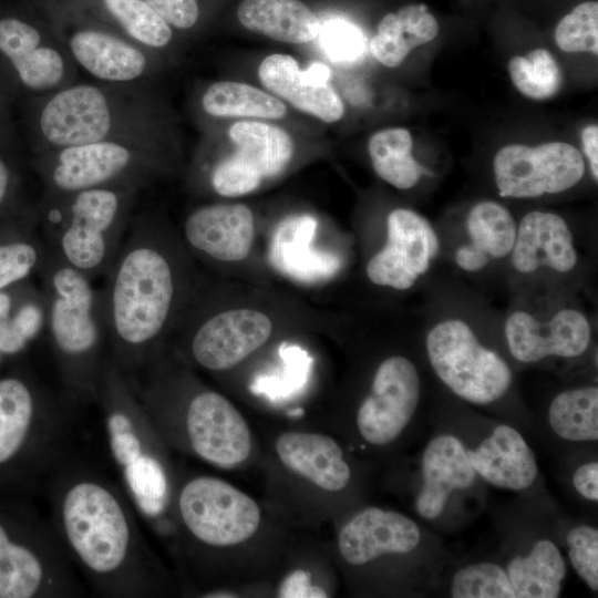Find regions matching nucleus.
Wrapping results in <instances>:
<instances>
[{
	"mask_svg": "<svg viewBox=\"0 0 598 598\" xmlns=\"http://www.w3.org/2000/svg\"><path fill=\"white\" fill-rule=\"evenodd\" d=\"M44 487L49 520L69 559L99 596L141 598L159 591L161 567L123 488L66 456Z\"/></svg>",
	"mask_w": 598,
	"mask_h": 598,
	"instance_id": "f257e3e1",
	"label": "nucleus"
},
{
	"mask_svg": "<svg viewBox=\"0 0 598 598\" xmlns=\"http://www.w3.org/2000/svg\"><path fill=\"white\" fill-rule=\"evenodd\" d=\"M178 295L176 260L151 219L134 215L100 289L109 355L130 382L155 360Z\"/></svg>",
	"mask_w": 598,
	"mask_h": 598,
	"instance_id": "f03ea898",
	"label": "nucleus"
},
{
	"mask_svg": "<svg viewBox=\"0 0 598 598\" xmlns=\"http://www.w3.org/2000/svg\"><path fill=\"white\" fill-rule=\"evenodd\" d=\"M75 408L25 368L0 377V495L21 498L44 486L66 456Z\"/></svg>",
	"mask_w": 598,
	"mask_h": 598,
	"instance_id": "7ed1b4c3",
	"label": "nucleus"
},
{
	"mask_svg": "<svg viewBox=\"0 0 598 598\" xmlns=\"http://www.w3.org/2000/svg\"><path fill=\"white\" fill-rule=\"evenodd\" d=\"M22 103L21 121L32 155L156 125L146 84L75 81Z\"/></svg>",
	"mask_w": 598,
	"mask_h": 598,
	"instance_id": "20e7f679",
	"label": "nucleus"
},
{
	"mask_svg": "<svg viewBox=\"0 0 598 598\" xmlns=\"http://www.w3.org/2000/svg\"><path fill=\"white\" fill-rule=\"evenodd\" d=\"M47 302V334L62 384L76 405L95 402L109 353L100 289L86 276L49 250L37 274Z\"/></svg>",
	"mask_w": 598,
	"mask_h": 598,
	"instance_id": "39448f33",
	"label": "nucleus"
},
{
	"mask_svg": "<svg viewBox=\"0 0 598 598\" xmlns=\"http://www.w3.org/2000/svg\"><path fill=\"white\" fill-rule=\"evenodd\" d=\"M95 403L102 413L112 458L123 491L138 517L151 525L169 508L171 481L161 450V435L136 392L107 354L97 381Z\"/></svg>",
	"mask_w": 598,
	"mask_h": 598,
	"instance_id": "423d86ee",
	"label": "nucleus"
},
{
	"mask_svg": "<svg viewBox=\"0 0 598 598\" xmlns=\"http://www.w3.org/2000/svg\"><path fill=\"white\" fill-rule=\"evenodd\" d=\"M138 192L112 186L43 193L37 210L49 250L90 280L105 276L134 217Z\"/></svg>",
	"mask_w": 598,
	"mask_h": 598,
	"instance_id": "0eeeda50",
	"label": "nucleus"
},
{
	"mask_svg": "<svg viewBox=\"0 0 598 598\" xmlns=\"http://www.w3.org/2000/svg\"><path fill=\"white\" fill-rule=\"evenodd\" d=\"M151 364L166 380L158 367ZM146 372L144 381L132 385L162 437L178 439L197 457L220 468H233L248 458L252 448L251 432L227 398L192 386V391L177 395L181 399L177 400L154 372Z\"/></svg>",
	"mask_w": 598,
	"mask_h": 598,
	"instance_id": "6e6552de",
	"label": "nucleus"
},
{
	"mask_svg": "<svg viewBox=\"0 0 598 598\" xmlns=\"http://www.w3.org/2000/svg\"><path fill=\"white\" fill-rule=\"evenodd\" d=\"M83 596L50 520L21 498L0 495V598Z\"/></svg>",
	"mask_w": 598,
	"mask_h": 598,
	"instance_id": "1a4fd4ad",
	"label": "nucleus"
},
{
	"mask_svg": "<svg viewBox=\"0 0 598 598\" xmlns=\"http://www.w3.org/2000/svg\"><path fill=\"white\" fill-rule=\"evenodd\" d=\"M44 194L146 185L162 166L157 125L32 155Z\"/></svg>",
	"mask_w": 598,
	"mask_h": 598,
	"instance_id": "9d476101",
	"label": "nucleus"
},
{
	"mask_svg": "<svg viewBox=\"0 0 598 598\" xmlns=\"http://www.w3.org/2000/svg\"><path fill=\"white\" fill-rule=\"evenodd\" d=\"M425 350L439 380L471 404H494L508 393L513 384L508 363L484 346L461 319H445L431 328Z\"/></svg>",
	"mask_w": 598,
	"mask_h": 598,
	"instance_id": "9b49d317",
	"label": "nucleus"
},
{
	"mask_svg": "<svg viewBox=\"0 0 598 598\" xmlns=\"http://www.w3.org/2000/svg\"><path fill=\"white\" fill-rule=\"evenodd\" d=\"M78 68L59 35L21 18H0V82L22 103L76 81Z\"/></svg>",
	"mask_w": 598,
	"mask_h": 598,
	"instance_id": "f8f14e48",
	"label": "nucleus"
},
{
	"mask_svg": "<svg viewBox=\"0 0 598 598\" xmlns=\"http://www.w3.org/2000/svg\"><path fill=\"white\" fill-rule=\"evenodd\" d=\"M175 509L188 536L207 548H225L251 538L261 512L246 493L214 476H195L178 489Z\"/></svg>",
	"mask_w": 598,
	"mask_h": 598,
	"instance_id": "ddd939ff",
	"label": "nucleus"
},
{
	"mask_svg": "<svg viewBox=\"0 0 598 598\" xmlns=\"http://www.w3.org/2000/svg\"><path fill=\"white\" fill-rule=\"evenodd\" d=\"M421 394V375L411 359L399 354L384 359L357 410L355 426L362 441L385 446L399 440L416 416Z\"/></svg>",
	"mask_w": 598,
	"mask_h": 598,
	"instance_id": "4468645a",
	"label": "nucleus"
},
{
	"mask_svg": "<svg viewBox=\"0 0 598 598\" xmlns=\"http://www.w3.org/2000/svg\"><path fill=\"white\" fill-rule=\"evenodd\" d=\"M493 167L499 195L514 198L561 193L574 187L585 173L580 152L564 142L535 147L506 145L496 153Z\"/></svg>",
	"mask_w": 598,
	"mask_h": 598,
	"instance_id": "2eb2a0df",
	"label": "nucleus"
},
{
	"mask_svg": "<svg viewBox=\"0 0 598 598\" xmlns=\"http://www.w3.org/2000/svg\"><path fill=\"white\" fill-rule=\"evenodd\" d=\"M386 233V244L370 258L367 276L379 286L410 289L435 258L437 236L424 217L406 208L389 214Z\"/></svg>",
	"mask_w": 598,
	"mask_h": 598,
	"instance_id": "dca6fc26",
	"label": "nucleus"
},
{
	"mask_svg": "<svg viewBox=\"0 0 598 598\" xmlns=\"http://www.w3.org/2000/svg\"><path fill=\"white\" fill-rule=\"evenodd\" d=\"M58 35L76 68H81L95 81L146 84L154 69V53L115 31L78 27Z\"/></svg>",
	"mask_w": 598,
	"mask_h": 598,
	"instance_id": "f3484780",
	"label": "nucleus"
},
{
	"mask_svg": "<svg viewBox=\"0 0 598 598\" xmlns=\"http://www.w3.org/2000/svg\"><path fill=\"white\" fill-rule=\"evenodd\" d=\"M272 323L254 309H231L202 320L190 334L188 353L200 368L221 372L233 369L264 346Z\"/></svg>",
	"mask_w": 598,
	"mask_h": 598,
	"instance_id": "a211bd4d",
	"label": "nucleus"
},
{
	"mask_svg": "<svg viewBox=\"0 0 598 598\" xmlns=\"http://www.w3.org/2000/svg\"><path fill=\"white\" fill-rule=\"evenodd\" d=\"M420 486L414 509L420 518L437 522L456 496L470 492L477 476L460 435L443 431L426 443L420 460Z\"/></svg>",
	"mask_w": 598,
	"mask_h": 598,
	"instance_id": "6ab92c4d",
	"label": "nucleus"
},
{
	"mask_svg": "<svg viewBox=\"0 0 598 598\" xmlns=\"http://www.w3.org/2000/svg\"><path fill=\"white\" fill-rule=\"evenodd\" d=\"M511 355L522 363L547 358L571 359L582 355L591 341V327L579 310L566 308L540 321L526 311L508 316L504 327Z\"/></svg>",
	"mask_w": 598,
	"mask_h": 598,
	"instance_id": "aec40b11",
	"label": "nucleus"
},
{
	"mask_svg": "<svg viewBox=\"0 0 598 598\" xmlns=\"http://www.w3.org/2000/svg\"><path fill=\"white\" fill-rule=\"evenodd\" d=\"M425 546V534L411 517L391 509L367 507L341 528L338 548L351 566H365L383 556H409Z\"/></svg>",
	"mask_w": 598,
	"mask_h": 598,
	"instance_id": "412c9836",
	"label": "nucleus"
},
{
	"mask_svg": "<svg viewBox=\"0 0 598 598\" xmlns=\"http://www.w3.org/2000/svg\"><path fill=\"white\" fill-rule=\"evenodd\" d=\"M481 481L497 488L522 492L538 478L534 451L514 426L496 422L472 439L460 435Z\"/></svg>",
	"mask_w": 598,
	"mask_h": 598,
	"instance_id": "4be33fe9",
	"label": "nucleus"
},
{
	"mask_svg": "<svg viewBox=\"0 0 598 598\" xmlns=\"http://www.w3.org/2000/svg\"><path fill=\"white\" fill-rule=\"evenodd\" d=\"M184 238L195 251L212 260L245 259L255 237L251 209L244 204H212L193 210L184 223Z\"/></svg>",
	"mask_w": 598,
	"mask_h": 598,
	"instance_id": "5701e85b",
	"label": "nucleus"
},
{
	"mask_svg": "<svg viewBox=\"0 0 598 598\" xmlns=\"http://www.w3.org/2000/svg\"><path fill=\"white\" fill-rule=\"evenodd\" d=\"M509 255L513 267L523 274L540 268L568 272L577 264L574 237L567 223L557 214L540 210L522 218Z\"/></svg>",
	"mask_w": 598,
	"mask_h": 598,
	"instance_id": "b1692460",
	"label": "nucleus"
},
{
	"mask_svg": "<svg viewBox=\"0 0 598 598\" xmlns=\"http://www.w3.org/2000/svg\"><path fill=\"white\" fill-rule=\"evenodd\" d=\"M317 226V219L308 214L283 218L270 239L269 260L272 267L300 282H318L334 276L341 260L311 246Z\"/></svg>",
	"mask_w": 598,
	"mask_h": 598,
	"instance_id": "393cba45",
	"label": "nucleus"
},
{
	"mask_svg": "<svg viewBox=\"0 0 598 598\" xmlns=\"http://www.w3.org/2000/svg\"><path fill=\"white\" fill-rule=\"evenodd\" d=\"M276 454L290 471L328 492H339L351 481V468L341 446L331 436L302 431L280 434Z\"/></svg>",
	"mask_w": 598,
	"mask_h": 598,
	"instance_id": "a878e982",
	"label": "nucleus"
},
{
	"mask_svg": "<svg viewBox=\"0 0 598 598\" xmlns=\"http://www.w3.org/2000/svg\"><path fill=\"white\" fill-rule=\"evenodd\" d=\"M258 75L270 92L323 122H336L344 113L340 96L329 83L308 81L291 55L276 53L266 56L259 65Z\"/></svg>",
	"mask_w": 598,
	"mask_h": 598,
	"instance_id": "bb28decb",
	"label": "nucleus"
},
{
	"mask_svg": "<svg viewBox=\"0 0 598 598\" xmlns=\"http://www.w3.org/2000/svg\"><path fill=\"white\" fill-rule=\"evenodd\" d=\"M515 598H557L567 575L566 560L549 537L534 539L524 553L501 563Z\"/></svg>",
	"mask_w": 598,
	"mask_h": 598,
	"instance_id": "cd10ccee",
	"label": "nucleus"
},
{
	"mask_svg": "<svg viewBox=\"0 0 598 598\" xmlns=\"http://www.w3.org/2000/svg\"><path fill=\"white\" fill-rule=\"evenodd\" d=\"M240 23L254 32L286 43H306L320 31L318 17L300 0H244Z\"/></svg>",
	"mask_w": 598,
	"mask_h": 598,
	"instance_id": "c85d7f7f",
	"label": "nucleus"
},
{
	"mask_svg": "<svg viewBox=\"0 0 598 598\" xmlns=\"http://www.w3.org/2000/svg\"><path fill=\"white\" fill-rule=\"evenodd\" d=\"M437 32V21L426 6L409 4L382 18L370 41V50L380 63L395 68L414 48L432 41Z\"/></svg>",
	"mask_w": 598,
	"mask_h": 598,
	"instance_id": "c756f323",
	"label": "nucleus"
},
{
	"mask_svg": "<svg viewBox=\"0 0 598 598\" xmlns=\"http://www.w3.org/2000/svg\"><path fill=\"white\" fill-rule=\"evenodd\" d=\"M38 228L37 209L0 226V289L31 279L41 269L48 246Z\"/></svg>",
	"mask_w": 598,
	"mask_h": 598,
	"instance_id": "7c9ffc66",
	"label": "nucleus"
},
{
	"mask_svg": "<svg viewBox=\"0 0 598 598\" xmlns=\"http://www.w3.org/2000/svg\"><path fill=\"white\" fill-rule=\"evenodd\" d=\"M228 134L237 151L259 169L265 179L281 174L292 157L290 135L276 125L239 121L229 127Z\"/></svg>",
	"mask_w": 598,
	"mask_h": 598,
	"instance_id": "2f4dec72",
	"label": "nucleus"
},
{
	"mask_svg": "<svg viewBox=\"0 0 598 598\" xmlns=\"http://www.w3.org/2000/svg\"><path fill=\"white\" fill-rule=\"evenodd\" d=\"M550 431L570 443L598 440V388L581 385L566 389L554 396L547 410Z\"/></svg>",
	"mask_w": 598,
	"mask_h": 598,
	"instance_id": "473e14b6",
	"label": "nucleus"
},
{
	"mask_svg": "<svg viewBox=\"0 0 598 598\" xmlns=\"http://www.w3.org/2000/svg\"><path fill=\"white\" fill-rule=\"evenodd\" d=\"M202 110L213 117L281 118L286 105L276 96L246 83L214 82L200 96Z\"/></svg>",
	"mask_w": 598,
	"mask_h": 598,
	"instance_id": "72a5a7b5",
	"label": "nucleus"
},
{
	"mask_svg": "<svg viewBox=\"0 0 598 598\" xmlns=\"http://www.w3.org/2000/svg\"><path fill=\"white\" fill-rule=\"evenodd\" d=\"M413 141L402 127L385 128L374 133L368 151L379 177L399 189L415 186L424 169L412 155Z\"/></svg>",
	"mask_w": 598,
	"mask_h": 598,
	"instance_id": "f704fd0d",
	"label": "nucleus"
},
{
	"mask_svg": "<svg viewBox=\"0 0 598 598\" xmlns=\"http://www.w3.org/2000/svg\"><path fill=\"white\" fill-rule=\"evenodd\" d=\"M117 33L156 54L174 39L172 27L144 0H101Z\"/></svg>",
	"mask_w": 598,
	"mask_h": 598,
	"instance_id": "c9c22d12",
	"label": "nucleus"
},
{
	"mask_svg": "<svg viewBox=\"0 0 598 598\" xmlns=\"http://www.w3.org/2000/svg\"><path fill=\"white\" fill-rule=\"evenodd\" d=\"M466 229L471 245L485 254L489 260L508 256L513 249L517 225L503 205L484 200L470 210Z\"/></svg>",
	"mask_w": 598,
	"mask_h": 598,
	"instance_id": "e433bc0d",
	"label": "nucleus"
},
{
	"mask_svg": "<svg viewBox=\"0 0 598 598\" xmlns=\"http://www.w3.org/2000/svg\"><path fill=\"white\" fill-rule=\"evenodd\" d=\"M47 302L44 295L33 285L17 306L8 322L0 330V354L13 359L47 330Z\"/></svg>",
	"mask_w": 598,
	"mask_h": 598,
	"instance_id": "4c0bfd02",
	"label": "nucleus"
},
{
	"mask_svg": "<svg viewBox=\"0 0 598 598\" xmlns=\"http://www.w3.org/2000/svg\"><path fill=\"white\" fill-rule=\"evenodd\" d=\"M508 73L516 89L534 100L551 97L561 84L560 68L545 49H535L525 56H513L508 62Z\"/></svg>",
	"mask_w": 598,
	"mask_h": 598,
	"instance_id": "58836bf2",
	"label": "nucleus"
},
{
	"mask_svg": "<svg viewBox=\"0 0 598 598\" xmlns=\"http://www.w3.org/2000/svg\"><path fill=\"white\" fill-rule=\"evenodd\" d=\"M453 598H515L504 566L496 560H477L456 569L448 585Z\"/></svg>",
	"mask_w": 598,
	"mask_h": 598,
	"instance_id": "ea45409f",
	"label": "nucleus"
},
{
	"mask_svg": "<svg viewBox=\"0 0 598 598\" xmlns=\"http://www.w3.org/2000/svg\"><path fill=\"white\" fill-rule=\"evenodd\" d=\"M37 209L24 193L19 147L0 145V226L20 219Z\"/></svg>",
	"mask_w": 598,
	"mask_h": 598,
	"instance_id": "a19ab883",
	"label": "nucleus"
},
{
	"mask_svg": "<svg viewBox=\"0 0 598 598\" xmlns=\"http://www.w3.org/2000/svg\"><path fill=\"white\" fill-rule=\"evenodd\" d=\"M556 44L565 52L598 54V3L587 1L575 7L555 29Z\"/></svg>",
	"mask_w": 598,
	"mask_h": 598,
	"instance_id": "79ce46f5",
	"label": "nucleus"
},
{
	"mask_svg": "<svg viewBox=\"0 0 598 598\" xmlns=\"http://www.w3.org/2000/svg\"><path fill=\"white\" fill-rule=\"evenodd\" d=\"M265 181L259 169L239 151L219 161L210 174L213 189L224 197H238L256 190Z\"/></svg>",
	"mask_w": 598,
	"mask_h": 598,
	"instance_id": "37998d69",
	"label": "nucleus"
},
{
	"mask_svg": "<svg viewBox=\"0 0 598 598\" xmlns=\"http://www.w3.org/2000/svg\"><path fill=\"white\" fill-rule=\"evenodd\" d=\"M328 58L337 63H353L365 52V38L353 23L331 19L321 23L318 37Z\"/></svg>",
	"mask_w": 598,
	"mask_h": 598,
	"instance_id": "c03bdc74",
	"label": "nucleus"
},
{
	"mask_svg": "<svg viewBox=\"0 0 598 598\" xmlns=\"http://www.w3.org/2000/svg\"><path fill=\"white\" fill-rule=\"evenodd\" d=\"M569 561L594 591H598V530L589 524L571 527L566 535Z\"/></svg>",
	"mask_w": 598,
	"mask_h": 598,
	"instance_id": "a18cd8bd",
	"label": "nucleus"
},
{
	"mask_svg": "<svg viewBox=\"0 0 598 598\" xmlns=\"http://www.w3.org/2000/svg\"><path fill=\"white\" fill-rule=\"evenodd\" d=\"M171 27L179 30L192 29L199 19L197 0H144Z\"/></svg>",
	"mask_w": 598,
	"mask_h": 598,
	"instance_id": "49530a36",
	"label": "nucleus"
},
{
	"mask_svg": "<svg viewBox=\"0 0 598 598\" xmlns=\"http://www.w3.org/2000/svg\"><path fill=\"white\" fill-rule=\"evenodd\" d=\"M278 597L281 598H324L327 591L311 581V575L297 569L287 575L279 585Z\"/></svg>",
	"mask_w": 598,
	"mask_h": 598,
	"instance_id": "de8ad7c7",
	"label": "nucleus"
},
{
	"mask_svg": "<svg viewBox=\"0 0 598 598\" xmlns=\"http://www.w3.org/2000/svg\"><path fill=\"white\" fill-rule=\"evenodd\" d=\"M571 484L576 493L587 502H598V462L580 463L573 472Z\"/></svg>",
	"mask_w": 598,
	"mask_h": 598,
	"instance_id": "09e8293b",
	"label": "nucleus"
},
{
	"mask_svg": "<svg viewBox=\"0 0 598 598\" xmlns=\"http://www.w3.org/2000/svg\"><path fill=\"white\" fill-rule=\"evenodd\" d=\"M0 145L19 147L20 138L13 118V102L0 82Z\"/></svg>",
	"mask_w": 598,
	"mask_h": 598,
	"instance_id": "8fccbe9b",
	"label": "nucleus"
},
{
	"mask_svg": "<svg viewBox=\"0 0 598 598\" xmlns=\"http://www.w3.org/2000/svg\"><path fill=\"white\" fill-rule=\"evenodd\" d=\"M33 285L31 279H27L0 289V330Z\"/></svg>",
	"mask_w": 598,
	"mask_h": 598,
	"instance_id": "3c124183",
	"label": "nucleus"
},
{
	"mask_svg": "<svg viewBox=\"0 0 598 598\" xmlns=\"http://www.w3.org/2000/svg\"><path fill=\"white\" fill-rule=\"evenodd\" d=\"M455 261L461 269L475 272L482 270L489 262V258L471 244H467L456 249Z\"/></svg>",
	"mask_w": 598,
	"mask_h": 598,
	"instance_id": "603ef678",
	"label": "nucleus"
},
{
	"mask_svg": "<svg viewBox=\"0 0 598 598\" xmlns=\"http://www.w3.org/2000/svg\"><path fill=\"white\" fill-rule=\"evenodd\" d=\"M581 142L586 157L588 158L591 175L598 179V126L591 124L586 126L581 133Z\"/></svg>",
	"mask_w": 598,
	"mask_h": 598,
	"instance_id": "864d4df0",
	"label": "nucleus"
},
{
	"mask_svg": "<svg viewBox=\"0 0 598 598\" xmlns=\"http://www.w3.org/2000/svg\"><path fill=\"white\" fill-rule=\"evenodd\" d=\"M302 75L310 82L316 84L328 83L331 72L330 69L320 62L311 63L306 70H301Z\"/></svg>",
	"mask_w": 598,
	"mask_h": 598,
	"instance_id": "5fc2aeb1",
	"label": "nucleus"
},
{
	"mask_svg": "<svg viewBox=\"0 0 598 598\" xmlns=\"http://www.w3.org/2000/svg\"><path fill=\"white\" fill-rule=\"evenodd\" d=\"M3 360H4V359H3L2 355L0 354V367H1L2 362H3Z\"/></svg>",
	"mask_w": 598,
	"mask_h": 598,
	"instance_id": "6e6d98bb",
	"label": "nucleus"
}]
</instances>
